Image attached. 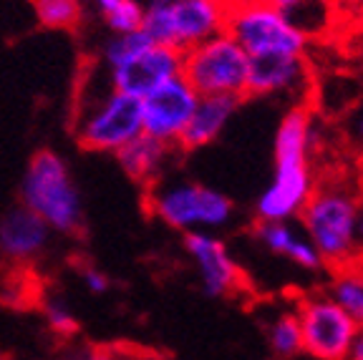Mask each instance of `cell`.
Masks as SVG:
<instances>
[{
	"instance_id": "obj_1",
	"label": "cell",
	"mask_w": 363,
	"mask_h": 360,
	"mask_svg": "<svg viewBox=\"0 0 363 360\" xmlns=\"http://www.w3.org/2000/svg\"><path fill=\"white\" fill-rule=\"evenodd\" d=\"M318 144L320 131L308 108L295 106L280 118L275 131V169L255 202L257 220H298L315 189L311 157Z\"/></svg>"
},
{
	"instance_id": "obj_2",
	"label": "cell",
	"mask_w": 363,
	"mask_h": 360,
	"mask_svg": "<svg viewBox=\"0 0 363 360\" xmlns=\"http://www.w3.org/2000/svg\"><path fill=\"white\" fill-rule=\"evenodd\" d=\"M358 197L361 194H356L343 181H328L313 189L311 199L298 214L301 230L320 254L323 265L335 267V270L353 265L358 259Z\"/></svg>"
},
{
	"instance_id": "obj_3",
	"label": "cell",
	"mask_w": 363,
	"mask_h": 360,
	"mask_svg": "<svg viewBox=\"0 0 363 360\" xmlns=\"http://www.w3.org/2000/svg\"><path fill=\"white\" fill-rule=\"evenodd\" d=\"M225 33H230L250 58L306 56L308 33L288 11L267 0H225Z\"/></svg>"
},
{
	"instance_id": "obj_4",
	"label": "cell",
	"mask_w": 363,
	"mask_h": 360,
	"mask_svg": "<svg viewBox=\"0 0 363 360\" xmlns=\"http://www.w3.org/2000/svg\"><path fill=\"white\" fill-rule=\"evenodd\" d=\"M21 197L23 207L38 214L51 227V232L71 235L81 230V194L66 162L51 149H43L30 159L28 169L23 174Z\"/></svg>"
},
{
	"instance_id": "obj_5",
	"label": "cell",
	"mask_w": 363,
	"mask_h": 360,
	"mask_svg": "<svg viewBox=\"0 0 363 360\" xmlns=\"http://www.w3.org/2000/svg\"><path fill=\"white\" fill-rule=\"evenodd\" d=\"M182 76L199 96L245 99L250 84V56L230 33H217L182 51Z\"/></svg>"
},
{
	"instance_id": "obj_6",
	"label": "cell",
	"mask_w": 363,
	"mask_h": 360,
	"mask_svg": "<svg viewBox=\"0 0 363 360\" xmlns=\"http://www.w3.org/2000/svg\"><path fill=\"white\" fill-rule=\"evenodd\" d=\"M149 207L164 225L179 232H212L233 222V199L197 181H164L154 184Z\"/></svg>"
},
{
	"instance_id": "obj_7",
	"label": "cell",
	"mask_w": 363,
	"mask_h": 360,
	"mask_svg": "<svg viewBox=\"0 0 363 360\" xmlns=\"http://www.w3.org/2000/svg\"><path fill=\"white\" fill-rule=\"evenodd\" d=\"M142 30L154 43L187 51L225 30V0H152Z\"/></svg>"
},
{
	"instance_id": "obj_8",
	"label": "cell",
	"mask_w": 363,
	"mask_h": 360,
	"mask_svg": "<svg viewBox=\"0 0 363 360\" xmlns=\"http://www.w3.org/2000/svg\"><path fill=\"white\" fill-rule=\"evenodd\" d=\"M139 134H144L142 99L113 89L91 103L79 121V144L91 152L116 154Z\"/></svg>"
},
{
	"instance_id": "obj_9",
	"label": "cell",
	"mask_w": 363,
	"mask_h": 360,
	"mask_svg": "<svg viewBox=\"0 0 363 360\" xmlns=\"http://www.w3.org/2000/svg\"><path fill=\"white\" fill-rule=\"evenodd\" d=\"M303 350L318 360H346L358 322L328 293L308 295L298 305Z\"/></svg>"
},
{
	"instance_id": "obj_10",
	"label": "cell",
	"mask_w": 363,
	"mask_h": 360,
	"mask_svg": "<svg viewBox=\"0 0 363 360\" xmlns=\"http://www.w3.org/2000/svg\"><path fill=\"white\" fill-rule=\"evenodd\" d=\"M199 101V94L189 86L184 76H174L149 96L142 99L144 134L177 147L179 136L187 129L192 111Z\"/></svg>"
},
{
	"instance_id": "obj_11",
	"label": "cell",
	"mask_w": 363,
	"mask_h": 360,
	"mask_svg": "<svg viewBox=\"0 0 363 360\" xmlns=\"http://www.w3.org/2000/svg\"><path fill=\"white\" fill-rule=\"evenodd\" d=\"M182 74V51L164 43H149L134 58L111 66V89L144 99L154 89Z\"/></svg>"
},
{
	"instance_id": "obj_12",
	"label": "cell",
	"mask_w": 363,
	"mask_h": 360,
	"mask_svg": "<svg viewBox=\"0 0 363 360\" xmlns=\"http://www.w3.org/2000/svg\"><path fill=\"white\" fill-rule=\"evenodd\" d=\"M184 249L197 267L199 282L210 298H227L240 285V267L227 244L212 232H187Z\"/></svg>"
},
{
	"instance_id": "obj_13",
	"label": "cell",
	"mask_w": 363,
	"mask_h": 360,
	"mask_svg": "<svg viewBox=\"0 0 363 360\" xmlns=\"http://www.w3.org/2000/svg\"><path fill=\"white\" fill-rule=\"evenodd\" d=\"M51 240V227L28 207H16L0 220V252L11 262H30Z\"/></svg>"
},
{
	"instance_id": "obj_14",
	"label": "cell",
	"mask_w": 363,
	"mask_h": 360,
	"mask_svg": "<svg viewBox=\"0 0 363 360\" xmlns=\"http://www.w3.org/2000/svg\"><path fill=\"white\" fill-rule=\"evenodd\" d=\"M308 89L306 56L250 58L247 96H280Z\"/></svg>"
},
{
	"instance_id": "obj_15",
	"label": "cell",
	"mask_w": 363,
	"mask_h": 360,
	"mask_svg": "<svg viewBox=\"0 0 363 360\" xmlns=\"http://www.w3.org/2000/svg\"><path fill=\"white\" fill-rule=\"evenodd\" d=\"M255 237L265 249L285 257L295 267H301V270L315 272L320 267H325L320 254L315 252V247H313L311 240L306 237V232L301 227H295L293 220H272V222L257 220Z\"/></svg>"
},
{
	"instance_id": "obj_16",
	"label": "cell",
	"mask_w": 363,
	"mask_h": 360,
	"mask_svg": "<svg viewBox=\"0 0 363 360\" xmlns=\"http://www.w3.org/2000/svg\"><path fill=\"white\" fill-rule=\"evenodd\" d=\"M240 101L242 99H235V96H199L192 118H189L184 134L177 141V147L192 152V149H202L207 144H212L225 131V126L230 124V118L235 116Z\"/></svg>"
},
{
	"instance_id": "obj_17",
	"label": "cell",
	"mask_w": 363,
	"mask_h": 360,
	"mask_svg": "<svg viewBox=\"0 0 363 360\" xmlns=\"http://www.w3.org/2000/svg\"><path fill=\"white\" fill-rule=\"evenodd\" d=\"M169 152V144L154 139L149 134H139L116 152V162L129 174V179L139 181V184H157L159 176L167 169Z\"/></svg>"
},
{
	"instance_id": "obj_18",
	"label": "cell",
	"mask_w": 363,
	"mask_h": 360,
	"mask_svg": "<svg viewBox=\"0 0 363 360\" xmlns=\"http://www.w3.org/2000/svg\"><path fill=\"white\" fill-rule=\"evenodd\" d=\"M328 295L363 327V270L346 265L330 282Z\"/></svg>"
},
{
	"instance_id": "obj_19",
	"label": "cell",
	"mask_w": 363,
	"mask_h": 360,
	"mask_svg": "<svg viewBox=\"0 0 363 360\" xmlns=\"http://www.w3.org/2000/svg\"><path fill=\"white\" fill-rule=\"evenodd\" d=\"M267 343L278 358H293V355L303 353L301 320H298L295 310H283L278 317H272L270 327H267Z\"/></svg>"
},
{
	"instance_id": "obj_20",
	"label": "cell",
	"mask_w": 363,
	"mask_h": 360,
	"mask_svg": "<svg viewBox=\"0 0 363 360\" xmlns=\"http://www.w3.org/2000/svg\"><path fill=\"white\" fill-rule=\"evenodd\" d=\"M33 8L45 28L74 30L81 23L79 0H33Z\"/></svg>"
},
{
	"instance_id": "obj_21",
	"label": "cell",
	"mask_w": 363,
	"mask_h": 360,
	"mask_svg": "<svg viewBox=\"0 0 363 360\" xmlns=\"http://www.w3.org/2000/svg\"><path fill=\"white\" fill-rule=\"evenodd\" d=\"M149 43H154L142 28L139 30H131V33H119V38L111 40L106 48V61L108 66H119V63L129 61L134 58L136 53H142Z\"/></svg>"
},
{
	"instance_id": "obj_22",
	"label": "cell",
	"mask_w": 363,
	"mask_h": 360,
	"mask_svg": "<svg viewBox=\"0 0 363 360\" xmlns=\"http://www.w3.org/2000/svg\"><path fill=\"white\" fill-rule=\"evenodd\" d=\"M108 28L116 33H131V30L142 28L144 21V8L136 0H119L111 11H106Z\"/></svg>"
},
{
	"instance_id": "obj_23",
	"label": "cell",
	"mask_w": 363,
	"mask_h": 360,
	"mask_svg": "<svg viewBox=\"0 0 363 360\" xmlns=\"http://www.w3.org/2000/svg\"><path fill=\"white\" fill-rule=\"evenodd\" d=\"M43 310H45L48 327L53 332H58V335H74L79 330V320H76L74 310L68 308L63 300H45Z\"/></svg>"
},
{
	"instance_id": "obj_24",
	"label": "cell",
	"mask_w": 363,
	"mask_h": 360,
	"mask_svg": "<svg viewBox=\"0 0 363 360\" xmlns=\"http://www.w3.org/2000/svg\"><path fill=\"white\" fill-rule=\"evenodd\" d=\"M81 280H84L86 290L94 295H104L108 290V277L104 275L101 270H96V267H86V270L81 272Z\"/></svg>"
},
{
	"instance_id": "obj_25",
	"label": "cell",
	"mask_w": 363,
	"mask_h": 360,
	"mask_svg": "<svg viewBox=\"0 0 363 360\" xmlns=\"http://www.w3.org/2000/svg\"><path fill=\"white\" fill-rule=\"evenodd\" d=\"M356 247L358 257H363V194L358 197V217H356Z\"/></svg>"
},
{
	"instance_id": "obj_26",
	"label": "cell",
	"mask_w": 363,
	"mask_h": 360,
	"mask_svg": "<svg viewBox=\"0 0 363 360\" xmlns=\"http://www.w3.org/2000/svg\"><path fill=\"white\" fill-rule=\"evenodd\" d=\"M346 360H363V327H358V332H356V338H353Z\"/></svg>"
},
{
	"instance_id": "obj_27",
	"label": "cell",
	"mask_w": 363,
	"mask_h": 360,
	"mask_svg": "<svg viewBox=\"0 0 363 360\" xmlns=\"http://www.w3.org/2000/svg\"><path fill=\"white\" fill-rule=\"evenodd\" d=\"M267 3L283 8V11H293L295 6H301V3H306V0H267Z\"/></svg>"
},
{
	"instance_id": "obj_28",
	"label": "cell",
	"mask_w": 363,
	"mask_h": 360,
	"mask_svg": "<svg viewBox=\"0 0 363 360\" xmlns=\"http://www.w3.org/2000/svg\"><path fill=\"white\" fill-rule=\"evenodd\" d=\"M84 360H113L111 355L106 353V350H96V353H91V355H86Z\"/></svg>"
},
{
	"instance_id": "obj_29",
	"label": "cell",
	"mask_w": 363,
	"mask_h": 360,
	"mask_svg": "<svg viewBox=\"0 0 363 360\" xmlns=\"http://www.w3.org/2000/svg\"><path fill=\"white\" fill-rule=\"evenodd\" d=\"M356 136H358V141L363 144V113L356 118Z\"/></svg>"
},
{
	"instance_id": "obj_30",
	"label": "cell",
	"mask_w": 363,
	"mask_h": 360,
	"mask_svg": "<svg viewBox=\"0 0 363 360\" xmlns=\"http://www.w3.org/2000/svg\"><path fill=\"white\" fill-rule=\"evenodd\" d=\"M116 3H119V0H99V6H101V11H104V13L111 11V8L116 6Z\"/></svg>"
}]
</instances>
